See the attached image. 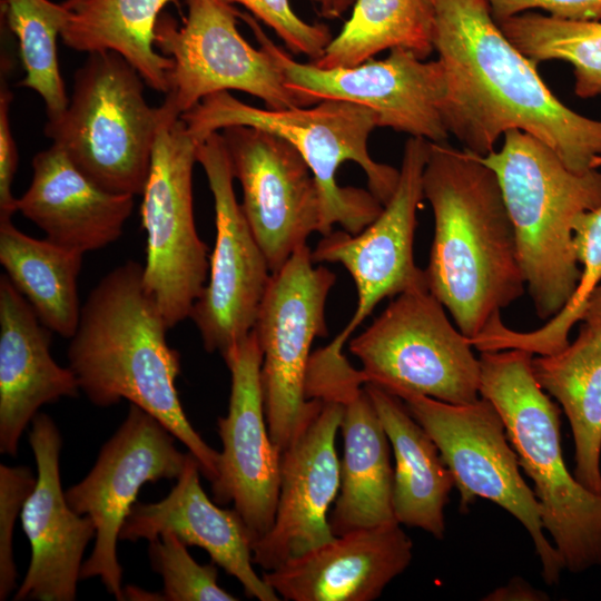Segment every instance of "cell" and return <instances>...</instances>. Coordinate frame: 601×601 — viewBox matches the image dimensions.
<instances>
[{
	"mask_svg": "<svg viewBox=\"0 0 601 601\" xmlns=\"http://www.w3.org/2000/svg\"><path fill=\"white\" fill-rule=\"evenodd\" d=\"M444 76L441 114L463 149L485 156L506 131L546 144L572 171L601 165V118L566 107L499 27L487 0H426Z\"/></svg>",
	"mask_w": 601,
	"mask_h": 601,
	"instance_id": "6da1fadb",
	"label": "cell"
},
{
	"mask_svg": "<svg viewBox=\"0 0 601 601\" xmlns=\"http://www.w3.org/2000/svg\"><path fill=\"white\" fill-rule=\"evenodd\" d=\"M422 186L434 216L427 287L470 339L525 293L511 218L494 171L447 141L430 142Z\"/></svg>",
	"mask_w": 601,
	"mask_h": 601,
	"instance_id": "7a4b0ae2",
	"label": "cell"
},
{
	"mask_svg": "<svg viewBox=\"0 0 601 601\" xmlns=\"http://www.w3.org/2000/svg\"><path fill=\"white\" fill-rule=\"evenodd\" d=\"M144 284V265L127 260L107 273L81 306L67 358L79 388L96 406L127 400L156 417L199 462L211 483L219 452L195 431L178 396L180 354Z\"/></svg>",
	"mask_w": 601,
	"mask_h": 601,
	"instance_id": "3957f363",
	"label": "cell"
},
{
	"mask_svg": "<svg viewBox=\"0 0 601 601\" xmlns=\"http://www.w3.org/2000/svg\"><path fill=\"white\" fill-rule=\"evenodd\" d=\"M187 129L201 142L230 126L273 132L302 155L318 185L326 236L339 225L361 233L382 213L394 194L400 169L375 161L368 138L378 127L371 109L345 100H323L282 110L247 105L228 91L213 93L183 114Z\"/></svg>",
	"mask_w": 601,
	"mask_h": 601,
	"instance_id": "277c9868",
	"label": "cell"
},
{
	"mask_svg": "<svg viewBox=\"0 0 601 601\" xmlns=\"http://www.w3.org/2000/svg\"><path fill=\"white\" fill-rule=\"evenodd\" d=\"M477 157L496 175L535 313L549 321L579 285L573 223L601 205V171L570 170L546 144L519 129L503 135L499 150Z\"/></svg>",
	"mask_w": 601,
	"mask_h": 601,
	"instance_id": "5b68a950",
	"label": "cell"
},
{
	"mask_svg": "<svg viewBox=\"0 0 601 601\" xmlns=\"http://www.w3.org/2000/svg\"><path fill=\"white\" fill-rule=\"evenodd\" d=\"M533 354L481 352L480 396L500 413L519 464L534 483L543 528L564 568L573 573L601 565V495L565 466L560 411L535 381Z\"/></svg>",
	"mask_w": 601,
	"mask_h": 601,
	"instance_id": "8992f818",
	"label": "cell"
},
{
	"mask_svg": "<svg viewBox=\"0 0 601 601\" xmlns=\"http://www.w3.org/2000/svg\"><path fill=\"white\" fill-rule=\"evenodd\" d=\"M145 85L120 55L89 53L66 109L43 128L51 145L111 193L142 195L147 181L162 107L148 105Z\"/></svg>",
	"mask_w": 601,
	"mask_h": 601,
	"instance_id": "52a82bcc",
	"label": "cell"
},
{
	"mask_svg": "<svg viewBox=\"0 0 601 601\" xmlns=\"http://www.w3.org/2000/svg\"><path fill=\"white\" fill-rule=\"evenodd\" d=\"M428 287L396 295L382 314L349 341L365 383L400 396L425 395L451 404L480 397V359L447 318Z\"/></svg>",
	"mask_w": 601,
	"mask_h": 601,
	"instance_id": "ba28073f",
	"label": "cell"
},
{
	"mask_svg": "<svg viewBox=\"0 0 601 601\" xmlns=\"http://www.w3.org/2000/svg\"><path fill=\"white\" fill-rule=\"evenodd\" d=\"M140 208L146 231L144 284L169 329L189 318L209 272L194 217L198 142L165 99Z\"/></svg>",
	"mask_w": 601,
	"mask_h": 601,
	"instance_id": "9c48e42d",
	"label": "cell"
},
{
	"mask_svg": "<svg viewBox=\"0 0 601 601\" xmlns=\"http://www.w3.org/2000/svg\"><path fill=\"white\" fill-rule=\"evenodd\" d=\"M397 397L439 447L459 490L461 510L482 497L508 511L529 532L543 580L556 583L564 563L544 534L538 499L521 475L518 455L494 405L482 396L469 404L415 393Z\"/></svg>",
	"mask_w": 601,
	"mask_h": 601,
	"instance_id": "30bf717a",
	"label": "cell"
},
{
	"mask_svg": "<svg viewBox=\"0 0 601 601\" xmlns=\"http://www.w3.org/2000/svg\"><path fill=\"white\" fill-rule=\"evenodd\" d=\"M260 48L273 59L300 107L323 100H345L375 112L378 127L410 137L445 142L450 136L441 105L444 76L440 61H425L407 48H393L386 58L351 67L319 68L296 61L277 46L249 12L239 13Z\"/></svg>",
	"mask_w": 601,
	"mask_h": 601,
	"instance_id": "8fae6325",
	"label": "cell"
},
{
	"mask_svg": "<svg viewBox=\"0 0 601 601\" xmlns=\"http://www.w3.org/2000/svg\"><path fill=\"white\" fill-rule=\"evenodd\" d=\"M307 244L273 273L254 331L263 353L260 381L268 431L282 452L315 406L306 396L311 347L328 334L325 305L336 275L314 267Z\"/></svg>",
	"mask_w": 601,
	"mask_h": 601,
	"instance_id": "7c38bea8",
	"label": "cell"
},
{
	"mask_svg": "<svg viewBox=\"0 0 601 601\" xmlns=\"http://www.w3.org/2000/svg\"><path fill=\"white\" fill-rule=\"evenodd\" d=\"M187 14L179 24L162 12L155 47L173 61L165 99L181 116L204 98L239 90L263 100L267 109L300 107L283 75L263 48L239 32V10L225 0H184Z\"/></svg>",
	"mask_w": 601,
	"mask_h": 601,
	"instance_id": "4fadbf2b",
	"label": "cell"
},
{
	"mask_svg": "<svg viewBox=\"0 0 601 601\" xmlns=\"http://www.w3.org/2000/svg\"><path fill=\"white\" fill-rule=\"evenodd\" d=\"M175 439L156 417L130 403L92 469L65 491L71 509L90 516L96 528L93 550L82 563L80 580L99 578L116 600H125L117 556L120 530L144 484L177 479L181 473L188 453L177 449Z\"/></svg>",
	"mask_w": 601,
	"mask_h": 601,
	"instance_id": "5bb4252c",
	"label": "cell"
},
{
	"mask_svg": "<svg viewBox=\"0 0 601 601\" xmlns=\"http://www.w3.org/2000/svg\"><path fill=\"white\" fill-rule=\"evenodd\" d=\"M197 162L214 197L216 239L209 279L189 318L206 352L224 356L253 331L272 272L236 199L221 134L214 132L198 145Z\"/></svg>",
	"mask_w": 601,
	"mask_h": 601,
	"instance_id": "9a60e30c",
	"label": "cell"
},
{
	"mask_svg": "<svg viewBox=\"0 0 601 601\" xmlns=\"http://www.w3.org/2000/svg\"><path fill=\"white\" fill-rule=\"evenodd\" d=\"M428 140L410 137L404 146L396 189L378 217L358 234L335 230L312 250L314 263H338L357 290L356 309L325 348L343 353L355 329L385 297L427 287L425 270L414 262L416 214L423 196L422 178L430 152Z\"/></svg>",
	"mask_w": 601,
	"mask_h": 601,
	"instance_id": "2e32d148",
	"label": "cell"
},
{
	"mask_svg": "<svg viewBox=\"0 0 601 601\" xmlns=\"http://www.w3.org/2000/svg\"><path fill=\"white\" fill-rule=\"evenodd\" d=\"M220 134L242 187L243 213L273 274L312 233L322 235L318 185L284 138L252 126H230Z\"/></svg>",
	"mask_w": 601,
	"mask_h": 601,
	"instance_id": "e0dca14e",
	"label": "cell"
},
{
	"mask_svg": "<svg viewBox=\"0 0 601 601\" xmlns=\"http://www.w3.org/2000/svg\"><path fill=\"white\" fill-rule=\"evenodd\" d=\"M231 376L228 411L217 420L223 443L214 501L234 504L253 546L270 530L279 493L280 451L273 442L265 415L260 368L263 353L253 329L223 356Z\"/></svg>",
	"mask_w": 601,
	"mask_h": 601,
	"instance_id": "ac0fdd59",
	"label": "cell"
},
{
	"mask_svg": "<svg viewBox=\"0 0 601 601\" xmlns=\"http://www.w3.org/2000/svg\"><path fill=\"white\" fill-rule=\"evenodd\" d=\"M315 400L314 408L280 452L275 519L253 546L254 564L265 571L335 536L328 510L341 487L336 434L343 407L334 400Z\"/></svg>",
	"mask_w": 601,
	"mask_h": 601,
	"instance_id": "d6986e66",
	"label": "cell"
},
{
	"mask_svg": "<svg viewBox=\"0 0 601 601\" xmlns=\"http://www.w3.org/2000/svg\"><path fill=\"white\" fill-rule=\"evenodd\" d=\"M29 444L37 480L20 519L31 558L13 600L73 601L83 553L96 528L90 516L78 514L67 502L60 479L62 437L49 415L35 416Z\"/></svg>",
	"mask_w": 601,
	"mask_h": 601,
	"instance_id": "ffe728a7",
	"label": "cell"
},
{
	"mask_svg": "<svg viewBox=\"0 0 601 601\" xmlns=\"http://www.w3.org/2000/svg\"><path fill=\"white\" fill-rule=\"evenodd\" d=\"M306 396L334 400L343 407L341 487L328 515L333 534L397 522L390 441L361 371L348 363L313 373L306 381Z\"/></svg>",
	"mask_w": 601,
	"mask_h": 601,
	"instance_id": "44dd1931",
	"label": "cell"
},
{
	"mask_svg": "<svg viewBox=\"0 0 601 601\" xmlns=\"http://www.w3.org/2000/svg\"><path fill=\"white\" fill-rule=\"evenodd\" d=\"M412 556V540L391 522L335 535L262 578L288 601H373Z\"/></svg>",
	"mask_w": 601,
	"mask_h": 601,
	"instance_id": "7402d4cb",
	"label": "cell"
},
{
	"mask_svg": "<svg viewBox=\"0 0 601 601\" xmlns=\"http://www.w3.org/2000/svg\"><path fill=\"white\" fill-rule=\"evenodd\" d=\"M199 462L188 452L176 484L162 500L136 502L119 533V540L151 541L164 532L177 535L187 546L204 549L211 561L236 578L246 597L278 601V594L254 570L253 541L235 509H223L205 493Z\"/></svg>",
	"mask_w": 601,
	"mask_h": 601,
	"instance_id": "603a6c76",
	"label": "cell"
},
{
	"mask_svg": "<svg viewBox=\"0 0 601 601\" xmlns=\"http://www.w3.org/2000/svg\"><path fill=\"white\" fill-rule=\"evenodd\" d=\"M51 331L8 276H0V452L17 456L38 410L79 394L71 368L50 353Z\"/></svg>",
	"mask_w": 601,
	"mask_h": 601,
	"instance_id": "cb8c5ba5",
	"label": "cell"
},
{
	"mask_svg": "<svg viewBox=\"0 0 601 601\" xmlns=\"http://www.w3.org/2000/svg\"><path fill=\"white\" fill-rule=\"evenodd\" d=\"M32 178L17 208L49 240L81 253L118 240L134 209V197L104 189L57 146L32 158Z\"/></svg>",
	"mask_w": 601,
	"mask_h": 601,
	"instance_id": "d4e9b609",
	"label": "cell"
},
{
	"mask_svg": "<svg viewBox=\"0 0 601 601\" xmlns=\"http://www.w3.org/2000/svg\"><path fill=\"white\" fill-rule=\"evenodd\" d=\"M395 459L393 510L402 525L418 528L435 539L445 535V506L455 486L435 442L400 397L365 383Z\"/></svg>",
	"mask_w": 601,
	"mask_h": 601,
	"instance_id": "484cf974",
	"label": "cell"
},
{
	"mask_svg": "<svg viewBox=\"0 0 601 601\" xmlns=\"http://www.w3.org/2000/svg\"><path fill=\"white\" fill-rule=\"evenodd\" d=\"M531 367L570 422L574 477L601 495V327L583 323L572 343L554 354L533 356Z\"/></svg>",
	"mask_w": 601,
	"mask_h": 601,
	"instance_id": "4316f807",
	"label": "cell"
},
{
	"mask_svg": "<svg viewBox=\"0 0 601 601\" xmlns=\"http://www.w3.org/2000/svg\"><path fill=\"white\" fill-rule=\"evenodd\" d=\"M68 20L62 42L79 52L114 51L151 89L167 95L173 61L155 47V29L165 7L178 0H65Z\"/></svg>",
	"mask_w": 601,
	"mask_h": 601,
	"instance_id": "83f0119b",
	"label": "cell"
},
{
	"mask_svg": "<svg viewBox=\"0 0 601 601\" xmlns=\"http://www.w3.org/2000/svg\"><path fill=\"white\" fill-rule=\"evenodd\" d=\"M83 253L0 223V263L40 322L65 338L75 334L81 313L78 277Z\"/></svg>",
	"mask_w": 601,
	"mask_h": 601,
	"instance_id": "f1b7e54d",
	"label": "cell"
},
{
	"mask_svg": "<svg viewBox=\"0 0 601 601\" xmlns=\"http://www.w3.org/2000/svg\"><path fill=\"white\" fill-rule=\"evenodd\" d=\"M397 47L422 59L433 51L426 0H355L351 17L324 55L312 63L319 68L351 67Z\"/></svg>",
	"mask_w": 601,
	"mask_h": 601,
	"instance_id": "f546056e",
	"label": "cell"
},
{
	"mask_svg": "<svg viewBox=\"0 0 601 601\" xmlns=\"http://www.w3.org/2000/svg\"><path fill=\"white\" fill-rule=\"evenodd\" d=\"M495 21L509 40L535 65L548 60L570 63L578 97L601 96V21L561 19L540 11Z\"/></svg>",
	"mask_w": 601,
	"mask_h": 601,
	"instance_id": "4dcf8cb0",
	"label": "cell"
},
{
	"mask_svg": "<svg viewBox=\"0 0 601 601\" xmlns=\"http://www.w3.org/2000/svg\"><path fill=\"white\" fill-rule=\"evenodd\" d=\"M573 248L583 268L577 290L565 306L531 332L511 329L502 321L495 323L480 338L483 351L523 349L533 355H549L570 343L571 328L581 321L591 293L601 282V205L574 220Z\"/></svg>",
	"mask_w": 601,
	"mask_h": 601,
	"instance_id": "1f68e13d",
	"label": "cell"
},
{
	"mask_svg": "<svg viewBox=\"0 0 601 601\" xmlns=\"http://www.w3.org/2000/svg\"><path fill=\"white\" fill-rule=\"evenodd\" d=\"M1 9L17 38L26 73L19 86L42 98L48 118L59 116L69 101L57 53V40L68 20L66 7L51 0H2Z\"/></svg>",
	"mask_w": 601,
	"mask_h": 601,
	"instance_id": "d6a6232c",
	"label": "cell"
},
{
	"mask_svg": "<svg viewBox=\"0 0 601 601\" xmlns=\"http://www.w3.org/2000/svg\"><path fill=\"white\" fill-rule=\"evenodd\" d=\"M148 555L152 570L162 578L161 600H238L217 583L216 563L199 564L187 551V545L171 532L149 541Z\"/></svg>",
	"mask_w": 601,
	"mask_h": 601,
	"instance_id": "836d02e7",
	"label": "cell"
},
{
	"mask_svg": "<svg viewBox=\"0 0 601 601\" xmlns=\"http://www.w3.org/2000/svg\"><path fill=\"white\" fill-rule=\"evenodd\" d=\"M242 4L258 21L273 29L286 48L304 55L311 62L319 59L332 41V32L324 23H309L293 10L290 0H225ZM319 3V0H312Z\"/></svg>",
	"mask_w": 601,
	"mask_h": 601,
	"instance_id": "e575fe53",
	"label": "cell"
},
{
	"mask_svg": "<svg viewBox=\"0 0 601 601\" xmlns=\"http://www.w3.org/2000/svg\"><path fill=\"white\" fill-rule=\"evenodd\" d=\"M30 469L0 464V600L10 597L17 587L13 556L14 522L36 484Z\"/></svg>",
	"mask_w": 601,
	"mask_h": 601,
	"instance_id": "d590c367",
	"label": "cell"
},
{
	"mask_svg": "<svg viewBox=\"0 0 601 601\" xmlns=\"http://www.w3.org/2000/svg\"><path fill=\"white\" fill-rule=\"evenodd\" d=\"M495 20L526 11L569 20L601 21V0H487Z\"/></svg>",
	"mask_w": 601,
	"mask_h": 601,
	"instance_id": "8d00e7d4",
	"label": "cell"
},
{
	"mask_svg": "<svg viewBox=\"0 0 601 601\" xmlns=\"http://www.w3.org/2000/svg\"><path fill=\"white\" fill-rule=\"evenodd\" d=\"M12 93L1 78L0 86V223L10 221L18 211L12 184L18 167V150L11 131L9 110Z\"/></svg>",
	"mask_w": 601,
	"mask_h": 601,
	"instance_id": "74e56055",
	"label": "cell"
},
{
	"mask_svg": "<svg viewBox=\"0 0 601 601\" xmlns=\"http://www.w3.org/2000/svg\"><path fill=\"white\" fill-rule=\"evenodd\" d=\"M541 595L540 592L533 590L524 581L515 579L509 585L495 590L487 598L489 600H538L534 597Z\"/></svg>",
	"mask_w": 601,
	"mask_h": 601,
	"instance_id": "f35d334b",
	"label": "cell"
},
{
	"mask_svg": "<svg viewBox=\"0 0 601 601\" xmlns=\"http://www.w3.org/2000/svg\"><path fill=\"white\" fill-rule=\"evenodd\" d=\"M581 321L588 325L601 327V284L591 293Z\"/></svg>",
	"mask_w": 601,
	"mask_h": 601,
	"instance_id": "ab89813d",
	"label": "cell"
},
{
	"mask_svg": "<svg viewBox=\"0 0 601 601\" xmlns=\"http://www.w3.org/2000/svg\"><path fill=\"white\" fill-rule=\"evenodd\" d=\"M355 0H319V14L326 19L341 18Z\"/></svg>",
	"mask_w": 601,
	"mask_h": 601,
	"instance_id": "60d3db41",
	"label": "cell"
}]
</instances>
